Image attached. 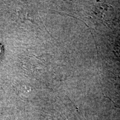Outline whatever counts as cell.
I'll list each match as a JSON object with an SVG mask.
<instances>
[{
	"instance_id": "obj_1",
	"label": "cell",
	"mask_w": 120,
	"mask_h": 120,
	"mask_svg": "<svg viewBox=\"0 0 120 120\" xmlns=\"http://www.w3.org/2000/svg\"><path fill=\"white\" fill-rule=\"evenodd\" d=\"M91 16L94 21L100 25L108 26L112 23L115 17V10L109 4H99L92 9Z\"/></svg>"
},
{
	"instance_id": "obj_2",
	"label": "cell",
	"mask_w": 120,
	"mask_h": 120,
	"mask_svg": "<svg viewBox=\"0 0 120 120\" xmlns=\"http://www.w3.org/2000/svg\"><path fill=\"white\" fill-rule=\"evenodd\" d=\"M117 53H118V55H119V57L120 58V47H118L117 49Z\"/></svg>"
},
{
	"instance_id": "obj_3",
	"label": "cell",
	"mask_w": 120,
	"mask_h": 120,
	"mask_svg": "<svg viewBox=\"0 0 120 120\" xmlns=\"http://www.w3.org/2000/svg\"><path fill=\"white\" fill-rule=\"evenodd\" d=\"M2 45L0 44V55L2 53Z\"/></svg>"
}]
</instances>
